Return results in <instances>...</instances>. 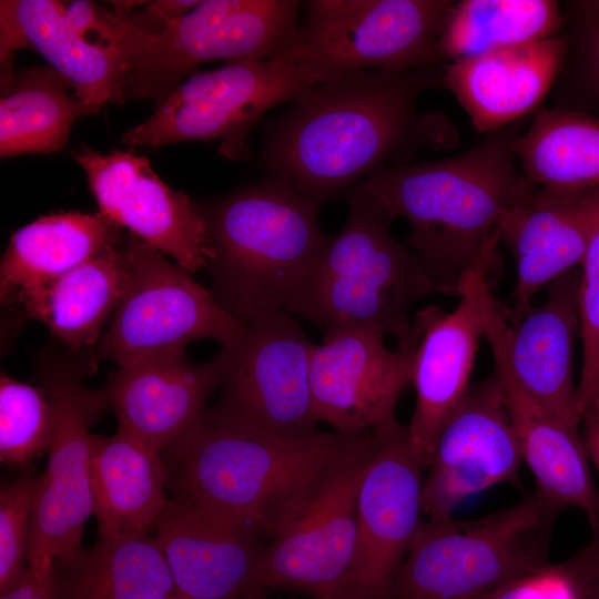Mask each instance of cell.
I'll return each mask as SVG.
<instances>
[{"mask_svg":"<svg viewBox=\"0 0 599 599\" xmlns=\"http://www.w3.org/2000/svg\"><path fill=\"white\" fill-rule=\"evenodd\" d=\"M444 68L354 71L306 88L266 129V175L321 204L382 166L407 163L420 148H453L447 119L418 110L420 93L441 85Z\"/></svg>","mask_w":599,"mask_h":599,"instance_id":"obj_1","label":"cell"},{"mask_svg":"<svg viewBox=\"0 0 599 599\" xmlns=\"http://www.w3.org/2000/svg\"><path fill=\"white\" fill-rule=\"evenodd\" d=\"M512 128L488 134L460 154L377 169L359 182L409 223L406 246L437 293L458 296L467 276L500 265V225L536 184L516 165Z\"/></svg>","mask_w":599,"mask_h":599,"instance_id":"obj_2","label":"cell"},{"mask_svg":"<svg viewBox=\"0 0 599 599\" xmlns=\"http://www.w3.org/2000/svg\"><path fill=\"white\" fill-rule=\"evenodd\" d=\"M195 203L216 300L243 324L285 309L328 237L318 224L319 203L268 175Z\"/></svg>","mask_w":599,"mask_h":599,"instance_id":"obj_3","label":"cell"},{"mask_svg":"<svg viewBox=\"0 0 599 599\" xmlns=\"http://www.w3.org/2000/svg\"><path fill=\"white\" fill-rule=\"evenodd\" d=\"M347 220L328 236L286 303L285 311L323 335L367 331L405 338L412 306L437 290L417 256L390 234L395 220L358 183L346 193Z\"/></svg>","mask_w":599,"mask_h":599,"instance_id":"obj_4","label":"cell"},{"mask_svg":"<svg viewBox=\"0 0 599 599\" xmlns=\"http://www.w3.org/2000/svg\"><path fill=\"white\" fill-rule=\"evenodd\" d=\"M344 438L337 432L301 440L262 438L219 422L206 409L160 454L172 496L268 541L291 502Z\"/></svg>","mask_w":599,"mask_h":599,"instance_id":"obj_5","label":"cell"},{"mask_svg":"<svg viewBox=\"0 0 599 599\" xmlns=\"http://www.w3.org/2000/svg\"><path fill=\"white\" fill-rule=\"evenodd\" d=\"M565 509L535 491L471 520L426 521L418 528L386 599H480L549 562Z\"/></svg>","mask_w":599,"mask_h":599,"instance_id":"obj_6","label":"cell"},{"mask_svg":"<svg viewBox=\"0 0 599 599\" xmlns=\"http://www.w3.org/2000/svg\"><path fill=\"white\" fill-rule=\"evenodd\" d=\"M300 7L294 0H205L153 32L112 7L110 35L124 67V100L159 104L204 62L282 55L296 40Z\"/></svg>","mask_w":599,"mask_h":599,"instance_id":"obj_7","label":"cell"},{"mask_svg":"<svg viewBox=\"0 0 599 599\" xmlns=\"http://www.w3.org/2000/svg\"><path fill=\"white\" fill-rule=\"evenodd\" d=\"M374 449V432L345 434L324 466L291 502L267 541V592L348 599L357 529V497Z\"/></svg>","mask_w":599,"mask_h":599,"instance_id":"obj_8","label":"cell"},{"mask_svg":"<svg viewBox=\"0 0 599 599\" xmlns=\"http://www.w3.org/2000/svg\"><path fill=\"white\" fill-rule=\"evenodd\" d=\"M314 347L285 309L244 323L240 336L216 354L220 399L207 408L209 414L267 439L301 440L318 435L309 376Z\"/></svg>","mask_w":599,"mask_h":599,"instance_id":"obj_9","label":"cell"},{"mask_svg":"<svg viewBox=\"0 0 599 599\" xmlns=\"http://www.w3.org/2000/svg\"><path fill=\"white\" fill-rule=\"evenodd\" d=\"M95 352L49 349L38 363L40 386L53 406L54 427L45 470L39 475L27 560L67 559L81 549L84 525L93 514L90 427L108 408L103 388L84 385L97 368Z\"/></svg>","mask_w":599,"mask_h":599,"instance_id":"obj_10","label":"cell"},{"mask_svg":"<svg viewBox=\"0 0 599 599\" xmlns=\"http://www.w3.org/2000/svg\"><path fill=\"white\" fill-rule=\"evenodd\" d=\"M454 1L312 0L282 55L319 81L354 72H408L439 63L437 42Z\"/></svg>","mask_w":599,"mask_h":599,"instance_id":"obj_11","label":"cell"},{"mask_svg":"<svg viewBox=\"0 0 599 599\" xmlns=\"http://www.w3.org/2000/svg\"><path fill=\"white\" fill-rule=\"evenodd\" d=\"M316 82L321 81L313 73L283 55L231 61L185 79L151 116L124 132L122 142L158 148L221 140L222 155L242 160L248 155L247 135L263 114Z\"/></svg>","mask_w":599,"mask_h":599,"instance_id":"obj_12","label":"cell"},{"mask_svg":"<svg viewBox=\"0 0 599 599\" xmlns=\"http://www.w3.org/2000/svg\"><path fill=\"white\" fill-rule=\"evenodd\" d=\"M129 276L124 293L95 349L97 359L126 366L184 352L196 339L232 344L243 323L211 290L140 238L128 234Z\"/></svg>","mask_w":599,"mask_h":599,"instance_id":"obj_13","label":"cell"},{"mask_svg":"<svg viewBox=\"0 0 599 599\" xmlns=\"http://www.w3.org/2000/svg\"><path fill=\"white\" fill-rule=\"evenodd\" d=\"M580 271L551 281L546 300L512 314L493 294L488 281L480 287L484 337L494 363L500 365L529 397L580 428L573 376L575 337L579 333Z\"/></svg>","mask_w":599,"mask_h":599,"instance_id":"obj_14","label":"cell"},{"mask_svg":"<svg viewBox=\"0 0 599 599\" xmlns=\"http://www.w3.org/2000/svg\"><path fill=\"white\" fill-rule=\"evenodd\" d=\"M374 432V449L357 497V529L348 599H386L423 524L426 469L407 426L396 420Z\"/></svg>","mask_w":599,"mask_h":599,"instance_id":"obj_15","label":"cell"},{"mask_svg":"<svg viewBox=\"0 0 599 599\" xmlns=\"http://www.w3.org/2000/svg\"><path fill=\"white\" fill-rule=\"evenodd\" d=\"M521 464L506 395L493 372L469 386L438 436L423 479V515L447 520L476 493L499 484L519 488Z\"/></svg>","mask_w":599,"mask_h":599,"instance_id":"obj_16","label":"cell"},{"mask_svg":"<svg viewBox=\"0 0 599 599\" xmlns=\"http://www.w3.org/2000/svg\"><path fill=\"white\" fill-rule=\"evenodd\" d=\"M1 64L18 49L40 53L97 109L124 102L125 72L110 37L108 8L90 1L1 0Z\"/></svg>","mask_w":599,"mask_h":599,"instance_id":"obj_17","label":"cell"},{"mask_svg":"<svg viewBox=\"0 0 599 599\" xmlns=\"http://www.w3.org/2000/svg\"><path fill=\"white\" fill-rule=\"evenodd\" d=\"M420 327L388 349L384 336L367 331L323 335L311 359V390L316 419L337 433L373 430L396 420L398 399L412 384Z\"/></svg>","mask_w":599,"mask_h":599,"instance_id":"obj_18","label":"cell"},{"mask_svg":"<svg viewBox=\"0 0 599 599\" xmlns=\"http://www.w3.org/2000/svg\"><path fill=\"white\" fill-rule=\"evenodd\" d=\"M72 158L85 172L99 213L190 274L205 267L206 231L195 201L164 183L148 158L101 154L85 145Z\"/></svg>","mask_w":599,"mask_h":599,"instance_id":"obj_19","label":"cell"},{"mask_svg":"<svg viewBox=\"0 0 599 599\" xmlns=\"http://www.w3.org/2000/svg\"><path fill=\"white\" fill-rule=\"evenodd\" d=\"M179 598L264 599L266 544L253 530L171 496L155 527Z\"/></svg>","mask_w":599,"mask_h":599,"instance_id":"obj_20","label":"cell"},{"mask_svg":"<svg viewBox=\"0 0 599 599\" xmlns=\"http://www.w3.org/2000/svg\"><path fill=\"white\" fill-rule=\"evenodd\" d=\"M489 278L485 268L473 271L450 313L430 306L415 316L420 339L412 375L416 402L407 428L425 468L441 429L470 386L476 353L484 337L480 287Z\"/></svg>","mask_w":599,"mask_h":599,"instance_id":"obj_21","label":"cell"},{"mask_svg":"<svg viewBox=\"0 0 599 599\" xmlns=\"http://www.w3.org/2000/svg\"><path fill=\"white\" fill-rule=\"evenodd\" d=\"M598 223L599 185H536L510 209L500 225L517 274L510 313L527 309L539 290L581 265Z\"/></svg>","mask_w":599,"mask_h":599,"instance_id":"obj_22","label":"cell"},{"mask_svg":"<svg viewBox=\"0 0 599 599\" xmlns=\"http://www.w3.org/2000/svg\"><path fill=\"white\" fill-rule=\"evenodd\" d=\"M217 385L216 355L200 364L179 352L118 367L104 389L118 428L161 451L197 424Z\"/></svg>","mask_w":599,"mask_h":599,"instance_id":"obj_23","label":"cell"},{"mask_svg":"<svg viewBox=\"0 0 599 599\" xmlns=\"http://www.w3.org/2000/svg\"><path fill=\"white\" fill-rule=\"evenodd\" d=\"M567 37L502 48L449 62L441 85L479 134H490L536 110L561 71Z\"/></svg>","mask_w":599,"mask_h":599,"instance_id":"obj_24","label":"cell"},{"mask_svg":"<svg viewBox=\"0 0 599 599\" xmlns=\"http://www.w3.org/2000/svg\"><path fill=\"white\" fill-rule=\"evenodd\" d=\"M522 461L536 479V491L564 509L582 510L592 530L599 527V490L588 465L580 428L567 424L522 392L498 364Z\"/></svg>","mask_w":599,"mask_h":599,"instance_id":"obj_25","label":"cell"},{"mask_svg":"<svg viewBox=\"0 0 599 599\" xmlns=\"http://www.w3.org/2000/svg\"><path fill=\"white\" fill-rule=\"evenodd\" d=\"M125 237L122 229L101 213L40 216L10 237L0 264L1 304L22 306L55 280Z\"/></svg>","mask_w":599,"mask_h":599,"instance_id":"obj_26","label":"cell"},{"mask_svg":"<svg viewBox=\"0 0 599 599\" xmlns=\"http://www.w3.org/2000/svg\"><path fill=\"white\" fill-rule=\"evenodd\" d=\"M90 485L100 537L149 532L169 501L160 450L120 428L93 435Z\"/></svg>","mask_w":599,"mask_h":599,"instance_id":"obj_27","label":"cell"},{"mask_svg":"<svg viewBox=\"0 0 599 599\" xmlns=\"http://www.w3.org/2000/svg\"><path fill=\"white\" fill-rule=\"evenodd\" d=\"M128 236V234H126ZM126 237L62 275L28 300L22 314L50 329L72 352H95L129 276Z\"/></svg>","mask_w":599,"mask_h":599,"instance_id":"obj_28","label":"cell"},{"mask_svg":"<svg viewBox=\"0 0 599 599\" xmlns=\"http://www.w3.org/2000/svg\"><path fill=\"white\" fill-rule=\"evenodd\" d=\"M55 599H176L156 537H98L89 549L54 560Z\"/></svg>","mask_w":599,"mask_h":599,"instance_id":"obj_29","label":"cell"},{"mask_svg":"<svg viewBox=\"0 0 599 599\" xmlns=\"http://www.w3.org/2000/svg\"><path fill=\"white\" fill-rule=\"evenodd\" d=\"M98 110L83 103L51 67L12 72L2 67L0 99L1 158L49 154L61 150L73 122Z\"/></svg>","mask_w":599,"mask_h":599,"instance_id":"obj_30","label":"cell"},{"mask_svg":"<svg viewBox=\"0 0 599 599\" xmlns=\"http://www.w3.org/2000/svg\"><path fill=\"white\" fill-rule=\"evenodd\" d=\"M512 151L522 173L538 186L599 185V119L590 114L544 108L515 136Z\"/></svg>","mask_w":599,"mask_h":599,"instance_id":"obj_31","label":"cell"},{"mask_svg":"<svg viewBox=\"0 0 599 599\" xmlns=\"http://www.w3.org/2000/svg\"><path fill=\"white\" fill-rule=\"evenodd\" d=\"M554 0H461L453 3L437 42L439 62H451L564 33Z\"/></svg>","mask_w":599,"mask_h":599,"instance_id":"obj_32","label":"cell"},{"mask_svg":"<svg viewBox=\"0 0 599 599\" xmlns=\"http://www.w3.org/2000/svg\"><path fill=\"white\" fill-rule=\"evenodd\" d=\"M562 14L568 45L550 92L554 108L599 119V1H568Z\"/></svg>","mask_w":599,"mask_h":599,"instance_id":"obj_33","label":"cell"},{"mask_svg":"<svg viewBox=\"0 0 599 599\" xmlns=\"http://www.w3.org/2000/svg\"><path fill=\"white\" fill-rule=\"evenodd\" d=\"M54 427L53 406L39 385L19 382L1 372L0 459L24 468L48 451Z\"/></svg>","mask_w":599,"mask_h":599,"instance_id":"obj_34","label":"cell"},{"mask_svg":"<svg viewBox=\"0 0 599 599\" xmlns=\"http://www.w3.org/2000/svg\"><path fill=\"white\" fill-rule=\"evenodd\" d=\"M39 475L24 473L0 493V593L23 576L35 510Z\"/></svg>","mask_w":599,"mask_h":599,"instance_id":"obj_35","label":"cell"},{"mask_svg":"<svg viewBox=\"0 0 599 599\" xmlns=\"http://www.w3.org/2000/svg\"><path fill=\"white\" fill-rule=\"evenodd\" d=\"M578 290L582 362L577 382L579 409L599 399V223L580 265Z\"/></svg>","mask_w":599,"mask_h":599,"instance_id":"obj_36","label":"cell"},{"mask_svg":"<svg viewBox=\"0 0 599 599\" xmlns=\"http://www.w3.org/2000/svg\"><path fill=\"white\" fill-rule=\"evenodd\" d=\"M480 599H579V596L561 562L516 578Z\"/></svg>","mask_w":599,"mask_h":599,"instance_id":"obj_37","label":"cell"},{"mask_svg":"<svg viewBox=\"0 0 599 599\" xmlns=\"http://www.w3.org/2000/svg\"><path fill=\"white\" fill-rule=\"evenodd\" d=\"M564 565L578 590L579 599H599V527L590 541Z\"/></svg>","mask_w":599,"mask_h":599,"instance_id":"obj_38","label":"cell"},{"mask_svg":"<svg viewBox=\"0 0 599 599\" xmlns=\"http://www.w3.org/2000/svg\"><path fill=\"white\" fill-rule=\"evenodd\" d=\"M1 599H55L54 560L28 561L23 576Z\"/></svg>","mask_w":599,"mask_h":599,"instance_id":"obj_39","label":"cell"},{"mask_svg":"<svg viewBox=\"0 0 599 599\" xmlns=\"http://www.w3.org/2000/svg\"><path fill=\"white\" fill-rule=\"evenodd\" d=\"M580 433L587 456L599 470V399L581 410Z\"/></svg>","mask_w":599,"mask_h":599,"instance_id":"obj_40","label":"cell"},{"mask_svg":"<svg viewBox=\"0 0 599 599\" xmlns=\"http://www.w3.org/2000/svg\"><path fill=\"white\" fill-rule=\"evenodd\" d=\"M176 599H183V598H179V597H177Z\"/></svg>","mask_w":599,"mask_h":599,"instance_id":"obj_41","label":"cell"},{"mask_svg":"<svg viewBox=\"0 0 599 599\" xmlns=\"http://www.w3.org/2000/svg\"><path fill=\"white\" fill-rule=\"evenodd\" d=\"M599 1V0H598Z\"/></svg>","mask_w":599,"mask_h":599,"instance_id":"obj_42","label":"cell"}]
</instances>
